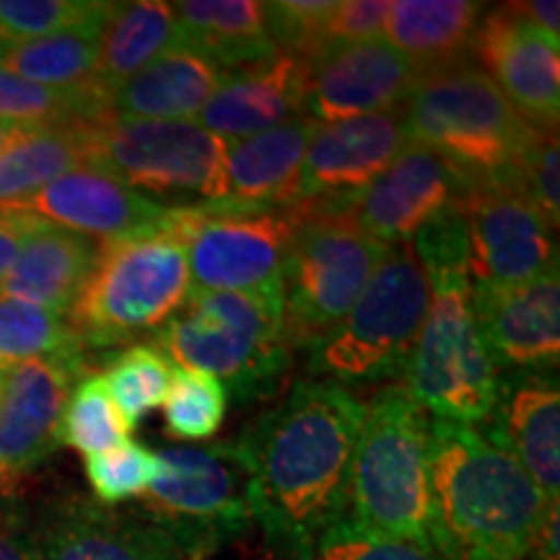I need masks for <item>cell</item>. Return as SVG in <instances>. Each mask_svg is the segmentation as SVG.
Listing matches in <instances>:
<instances>
[{"label":"cell","instance_id":"1","mask_svg":"<svg viewBox=\"0 0 560 560\" xmlns=\"http://www.w3.org/2000/svg\"><path fill=\"white\" fill-rule=\"evenodd\" d=\"M363 416L366 402L355 392L304 380L244 433L252 514L265 537L293 560H306L322 532L346 516Z\"/></svg>","mask_w":560,"mask_h":560},{"label":"cell","instance_id":"2","mask_svg":"<svg viewBox=\"0 0 560 560\" xmlns=\"http://www.w3.org/2000/svg\"><path fill=\"white\" fill-rule=\"evenodd\" d=\"M433 545L446 560H524L552 501L478 425L431 420Z\"/></svg>","mask_w":560,"mask_h":560},{"label":"cell","instance_id":"3","mask_svg":"<svg viewBox=\"0 0 560 560\" xmlns=\"http://www.w3.org/2000/svg\"><path fill=\"white\" fill-rule=\"evenodd\" d=\"M410 244L429 278L431 304L405 366V392L433 418L482 425L495 405L499 369L475 319L459 208L436 215Z\"/></svg>","mask_w":560,"mask_h":560},{"label":"cell","instance_id":"4","mask_svg":"<svg viewBox=\"0 0 560 560\" xmlns=\"http://www.w3.org/2000/svg\"><path fill=\"white\" fill-rule=\"evenodd\" d=\"M164 359L223 384L240 402L265 400L293 363L283 330V283L262 291H190L153 335Z\"/></svg>","mask_w":560,"mask_h":560},{"label":"cell","instance_id":"5","mask_svg":"<svg viewBox=\"0 0 560 560\" xmlns=\"http://www.w3.org/2000/svg\"><path fill=\"white\" fill-rule=\"evenodd\" d=\"M429 431V416L405 387L392 384L371 397L350 462L342 520L366 535L436 550Z\"/></svg>","mask_w":560,"mask_h":560},{"label":"cell","instance_id":"6","mask_svg":"<svg viewBox=\"0 0 560 560\" xmlns=\"http://www.w3.org/2000/svg\"><path fill=\"white\" fill-rule=\"evenodd\" d=\"M192 291L174 210L159 226L102 242L94 268L68 312L81 348H115L156 335Z\"/></svg>","mask_w":560,"mask_h":560},{"label":"cell","instance_id":"7","mask_svg":"<svg viewBox=\"0 0 560 560\" xmlns=\"http://www.w3.org/2000/svg\"><path fill=\"white\" fill-rule=\"evenodd\" d=\"M410 143L478 179H520L537 128L470 60L423 73L402 102Z\"/></svg>","mask_w":560,"mask_h":560},{"label":"cell","instance_id":"8","mask_svg":"<svg viewBox=\"0 0 560 560\" xmlns=\"http://www.w3.org/2000/svg\"><path fill=\"white\" fill-rule=\"evenodd\" d=\"M202 560L252 527V462L244 436L159 452V472L132 506Z\"/></svg>","mask_w":560,"mask_h":560},{"label":"cell","instance_id":"9","mask_svg":"<svg viewBox=\"0 0 560 560\" xmlns=\"http://www.w3.org/2000/svg\"><path fill=\"white\" fill-rule=\"evenodd\" d=\"M429 304V278L416 249L397 244L338 327L310 350V371L342 387L402 380Z\"/></svg>","mask_w":560,"mask_h":560},{"label":"cell","instance_id":"10","mask_svg":"<svg viewBox=\"0 0 560 560\" xmlns=\"http://www.w3.org/2000/svg\"><path fill=\"white\" fill-rule=\"evenodd\" d=\"M86 164L109 172L164 208H200L226 195V140L195 120H122L83 125Z\"/></svg>","mask_w":560,"mask_h":560},{"label":"cell","instance_id":"11","mask_svg":"<svg viewBox=\"0 0 560 560\" xmlns=\"http://www.w3.org/2000/svg\"><path fill=\"white\" fill-rule=\"evenodd\" d=\"M353 200H317L283 270V330L291 350H310L330 335L389 255L348 215Z\"/></svg>","mask_w":560,"mask_h":560},{"label":"cell","instance_id":"12","mask_svg":"<svg viewBox=\"0 0 560 560\" xmlns=\"http://www.w3.org/2000/svg\"><path fill=\"white\" fill-rule=\"evenodd\" d=\"M317 200L280 208H229L221 202L174 208L195 291H262L283 283L301 226Z\"/></svg>","mask_w":560,"mask_h":560},{"label":"cell","instance_id":"13","mask_svg":"<svg viewBox=\"0 0 560 560\" xmlns=\"http://www.w3.org/2000/svg\"><path fill=\"white\" fill-rule=\"evenodd\" d=\"M472 285H516L558 265L556 231L520 179H475L457 202Z\"/></svg>","mask_w":560,"mask_h":560},{"label":"cell","instance_id":"14","mask_svg":"<svg viewBox=\"0 0 560 560\" xmlns=\"http://www.w3.org/2000/svg\"><path fill=\"white\" fill-rule=\"evenodd\" d=\"M86 374L83 350L16 363L0 374V495L60 450V418Z\"/></svg>","mask_w":560,"mask_h":560},{"label":"cell","instance_id":"15","mask_svg":"<svg viewBox=\"0 0 560 560\" xmlns=\"http://www.w3.org/2000/svg\"><path fill=\"white\" fill-rule=\"evenodd\" d=\"M475 179L441 153L410 143L387 172L355 195L348 215L369 236L397 247L412 242L420 229L457 206Z\"/></svg>","mask_w":560,"mask_h":560},{"label":"cell","instance_id":"16","mask_svg":"<svg viewBox=\"0 0 560 560\" xmlns=\"http://www.w3.org/2000/svg\"><path fill=\"white\" fill-rule=\"evenodd\" d=\"M472 310L499 374H552L560 361L558 265L516 285H472Z\"/></svg>","mask_w":560,"mask_h":560},{"label":"cell","instance_id":"17","mask_svg":"<svg viewBox=\"0 0 560 560\" xmlns=\"http://www.w3.org/2000/svg\"><path fill=\"white\" fill-rule=\"evenodd\" d=\"M470 55L501 94L535 128H558L560 47L558 39L509 9L482 11Z\"/></svg>","mask_w":560,"mask_h":560},{"label":"cell","instance_id":"18","mask_svg":"<svg viewBox=\"0 0 560 560\" xmlns=\"http://www.w3.org/2000/svg\"><path fill=\"white\" fill-rule=\"evenodd\" d=\"M410 145L402 107L322 125L299 172V200H353Z\"/></svg>","mask_w":560,"mask_h":560},{"label":"cell","instance_id":"19","mask_svg":"<svg viewBox=\"0 0 560 560\" xmlns=\"http://www.w3.org/2000/svg\"><path fill=\"white\" fill-rule=\"evenodd\" d=\"M418 68L387 39L330 47L310 62L306 117L322 125L402 107Z\"/></svg>","mask_w":560,"mask_h":560},{"label":"cell","instance_id":"20","mask_svg":"<svg viewBox=\"0 0 560 560\" xmlns=\"http://www.w3.org/2000/svg\"><path fill=\"white\" fill-rule=\"evenodd\" d=\"M39 560H187L136 509H112L86 495H62L34 520Z\"/></svg>","mask_w":560,"mask_h":560},{"label":"cell","instance_id":"21","mask_svg":"<svg viewBox=\"0 0 560 560\" xmlns=\"http://www.w3.org/2000/svg\"><path fill=\"white\" fill-rule=\"evenodd\" d=\"M32 215L89 240L112 242L159 226L174 208H164L130 190L120 179L100 166H75L26 200L0 206Z\"/></svg>","mask_w":560,"mask_h":560},{"label":"cell","instance_id":"22","mask_svg":"<svg viewBox=\"0 0 560 560\" xmlns=\"http://www.w3.org/2000/svg\"><path fill=\"white\" fill-rule=\"evenodd\" d=\"M310 60L278 50L236 68L198 115V125L223 140H244L306 115Z\"/></svg>","mask_w":560,"mask_h":560},{"label":"cell","instance_id":"23","mask_svg":"<svg viewBox=\"0 0 560 560\" xmlns=\"http://www.w3.org/2000/svg\"><path fill=\"white\" fill-rule=\"evenodd\" d=\"M482 433L520 459L548 501L560 495V389L552 374H499Z\"/></svg>","mask_w":560,"mask_h":560},{"label":"cell","instance_id":"24","mask_svg":"<svg viewBox=\"0 0 560 560\" xmlns=\"http://www.w3.org/2000/svg\"><path fill=\"white\" fill-rule=\"evenodd\" d=\"M319 122L301 115L244 140H226L229 208H280L296 202L299 172Z\"/></svg>","mask_w":560,"mask_h":560},{"label":"cell","instance_id":"25","mask_svg":"<svg viewBox=\"0 0 560 560\" xmlns=\"http://www.w3.org/2000/svg\"><path fill=\"white\" fill-rule=\"evenodd\" d=\"M223 79L226 70L179 39L112 94L109 115L122 120H198Z\"/></svg>","mask_w":560,"mask_h":560},{"label":"cell","instance_id":"26","mask_svg":"<svg viewBox=\"0 0 560 560\" xmlns=\"http://www.w3.org/2000/svg\"><path fill=\"white\" fill-rule=\"evenodd\" d=\"M100 255V242L34 219L16 262L0 280V299H19L68 317Z\"/></svg>","mask_w":560,"mask_h":560},{"label":"cell","instance_id":"27","mask_svg":"<svg viewBox=\"0 0 560 560\" xmlns=\"http://www.w3.org/2000/svg\"><path fill=\"white\" fill-rule=\"evenodd\" d=\"M482 11L486 3L478 0H395L384 37L423 75L472 58Z\"/></svg>","mask_w":560,"mask_h":560},{"label":"cell","instance_id":"28","mask_svg":"<svg viewBox=\"0 0 560 560\" xmlns=\"http://www.w3.org/2000/svg\"><path fill=\"white\" fill-rule=\"evenodd\" d=\"M179 39L226 73L278 52L257 0H179L172 3Z\"/></svg>","mask_w":560,"mask_h":560},{"label":"cell","instance_id":"29","mask_svg":"<svg viewBox=\"0 0 560 560\" xmlns=\"http://www.w3.org/2000/svg\"><path fill=\"white\" fill-rule=\"evenodd\" d=\"M177 42L179 26L172 3H164V0L112 3L102 26L100 58H96L91 86L109 102L125 81H130Z\"/></svg>","mask_w":560,"mask_h":560},{"label":"cell","instance_id":"30","mask_svg":"<svg viewBox=\"0 0 560 560\" xmlns=\"http://www.w3.org/2000/svg\"><path fill=\"white\" fill-rule=\"evenodd\" d=\"M83 164V125H24L0 149V206L26 200Z\"/></svg>","mask_w":560,"mask_h":560},{"label":"cell","instance_id":"31","mask_svg":"<svg viewBox=\"0 0 560 560\" xmlns=\"http://www.w3.org/2000/svg\"><path fill=\"white\" fill-rule=\"evenodd\" d=\"M109 5L79 26L26 42V45L9 47L0 52V68L47 89L86 86L94 79L102 26Z\"/></svg>","mask_w":560,"mask_h":560},{"label":"cell","instance_id":"32","mask_svg":"<svg viewBox=\"0 0 560 560\" xmlns=\"http://www.w3.org/2000/svg\"><path fill=\"white\" fill-rule=\"evenodd\" d=\"M109 115V102L91 83L47 89L0 68V120L19 125H89Z\"/></svg>","mask_w":560,"mask_h":560},{"label":"cell","instance_id":"33","mask_svg":"<svg viewBox=\"0 0 560 560\" xmlns=\"http://www.w3.org/2000/svg\"><path fill=\"white\" fill-rule=\"evenodd\" d=\"M130 425L112 400L102 374H83L70 389L60 418V446L81 452L83 457L109 452L128 441Z\"/></svg>","mask_w":560,"mask_h":560},{"label":"cell","instance_id":"34","mask_svg":"<svg viewBox=\"0 0 560 560\" xmlns=\"http://www.w3.org/2000/svg\"><path fill=\"white\" fill-rule=\"evenodd\" d=\"M102 376L132 431L153 408L164 405L172 384V363L151 342H136L115 355Z\"/></svg>","mask_w":560,"mask_h":560},{"label":"cell","instance_id":"35","mask_svg":"<svg viewBox=\"0 0 560 560\" xmlns=\"http://www.w3.org/2000/svg\"><path fill=\"white\" fill-rule=\"evenodd\" d=\"M83 350L62 314L19 299H0V369Z\"/></svg>","mask_w":560,"mask_h":560},{"label":"cell","instance_id":"36","mask_svg":"<svg viewBox=\"0 0 560 560\" xmlns=\"http://www.w3.org/2000/svg\"><path fill=\"white\" fill-rule=\"evenodd\" d=\"M229 395L223 384L200 371H172L170 392L164 397V429L172 439H210L226 418Z\"/></svg>","mask_w":560,"mask_h":560},{"label":"cell","instance_id":"37","mask_svg":"<svg viewBox=\"0 0 560 560\" xmlns=\"http://www.w3.org/2000/svg\"><path fill=\"white\" fill-rule=\"evenodd\" d=\"M104 0H0V52L94 19Z\"/></svg>","mask_w":560,"mask_h":560},{"label":"cell","instance_id":"38","mask_svg":"<svg viewBox=\"0 0 560 560\" xmlns=\"http://www.w3.org/2000/svg\"><path fill=\"white\" fill-rule=\"evenodd\" d=\"M159 472V454L138 441H122L115 450L86 457V478L104 506L140 499Z\"/></svg>","mask_w":560,"mask_h":560},{"label":"cell","instance_id":"39","mask_svg":"<svg viewBox=\"0 0 560 560\" xmlns=\"http://www.w3.org/2000/svg\"><path fill=\"white\" fill-rule=\"evenodd\" d=\"M335 0H272L265 3L268 34L278 50L304 60L319 58L327 50L325 24Z\"/></svg>","mask_w":560,"mask_h":560},{"label":"cell","instance_id":"40","mask_svg":"<svg viewBox=\"0 0 560 560\" xmlns=\"http://www.w3.org/2000/svg\"><path fill=\"white\" fill-rule=\"evenodd\" d=\"M306 560H446L439 550L416 542L384 540L361 532L346 520L330 524L314 540Z\"/></svg>","mask_w":560,"mask_h":560},{"label":"cell","instance_id":"41","mask_svg":"<svg viewBox=\"0 0 560 560\" xmlns=\"http://www.w3.org/2000/svg\"><path fill=\"white\" fill-rule=\"evenodd\" d=\"M560 151L558 128H537L527 156H524L520 182L548 226L556 231L560 223Z\"/></svg>","mask_w":560,"mask_h":560},{"label":"cell","instance_id":"42","mask_svg":"<svg viewBox=\"0 0 560 560\" xmlns=\"http://www.w3.org/2000/svg\"><path fill=\"white\" fill-rule=\"evenodd\" d=\"M389 0H335L325 24V45H359V42L384 39V26H387Z\"/></svg>","mask_w":560,"mask_h":560},{"label":"cell","instance_id":"43","mask_svg":"<svg viewBox=\"0 0 560 560\" xmlns=\"http://www.w3.org/2000/svg\"><path fill=\"white\" fill-rule=\"evenodd\" d=\"M0 560H39L34 520L13 495H0Z\"/></svg>","mask_w":560,"mask_h":560},{"label":"cell","instance_id":"44","mask_svg":"<svg viewBox=\"0 0 560 560\" xmlns=\"http://www.w3.org/2000/svg\"><path fill=\"white\" fill-rule=\"evenodd\" d=\"M34 219L19 210L0 208V280L9 276V270L16 262L24 236L30 234Z\"/></svg>","mask_w":560,"mask_h":560},{"label":"cell","instance_id":"45","mask_svg":"<svg viewBox=\"0 0 560 560\" xmlns=\"http://www.w3.org/2000/svg\"><path fill=\"white\" fill-rule=\"evenodd\" d=\"M509 9L529 21L535 30L548 34L550 39H560V5L558 0H522V3H509Z\"/></svg>","mask_w":560,"mask_h":560},{"label":"cell","instance_id":"46","mask_svg":"<svg viewBox=\"0 0 560 560\" xmlns=\"http://www.w3.org/2000/svg\"><path fill=\"white\" fill-rule=\"evenodd\" d=\"M560 524H558V501H552L548 511H545L540 527H537L535 540H532V550L535 552V560H560Z\"/></svg>","mask_w":560,"mask_h":560},{"label":"cell","instance_id":"47","mask_svg":"<svg viewBox=\"0 0 560 560\" xmlns=\"http://www.w3.org/2000/svg\"><path fill=\"white\" fill-rule=\"evenodd\" d=\"M19 128H24V125L19 122H9V120H0V149H3L5 143H9V138L16 132Z\"/></svg>","mask_w":560,"mask_h":560},{"label":"cell","instance_id":"48","mask_svg":"<svg viewBox=\"0 0 560 560\" xmlns=\"http://www.w3.org/2000/svg\"><path fill=\"white\" fill-rule=\"evenodd\" d=\"M0 374H3V369H0Z\"/></svg>","mask_w":560,"mask_h":560}]
</instances>
